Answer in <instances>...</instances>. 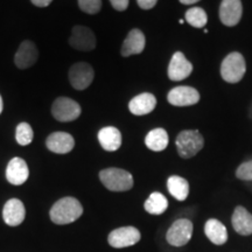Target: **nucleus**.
Here are the masks:
<instances>
[{"instance_id": "f257e3e1", "label": "nucleus", "mask_w": 252, "mask_h": 252, "mask_svg": "<svg viewBox=\"0 0 252 252\" xmlns=\"http://www.w3.org/2000/svg\"><path fill=\"white\" fill-rule=\"evenodd\" d=\"M83 214V207L80 201L75 197H63L55 202L50 209V220L55 224H69L80 219Z\"/></svg>"}, {"instance_id": "f03ea898", "label": "nucleus", "mask_w": 252, "mask_h": 252, "mask_svg": "<svg viewBox=\"0 0 252 252\" xmlns=\"http://www.w3.org/2000/svg\"><path fill=\"white\" fill-rule=\"evenodd\" d=\"M99 179L102 184L111 191H126L133 187L131 173L121 168H106L100 171Z\"/></svg>"}, {"instance_id": "7ed1b4c3", "label": "nucleus", "mask_w": 252, "mask_h": 252, "mask_svg": "<svg viewBox=\"0 0 252 252\" xmlns=\"http://www.w3.org/2000/svg\"><path fill=\"white\" fill-rule=\"evenodd\" d=\"M175 144L179 156L189 159L203 149L204 139L197 130H186L179 133Z\"/></svg>"}, {"instance_id": "20e7f679", "label": "nucleus", "mask_w": 252, "mask_h": 252, "mask_svg": "<svg viewBox=\"0 0 252 252\" xmlns=\"http://www.w3.org/2000/svg\"><path fill=\"white\" fill-rule=\"evenodd\" d=\"M245 71H247L245 60L243 55L237 52L230 53L223 60L222 65H220V75L223 80L228 83H238L244 77Z\"/></svg>"}, {"instance_id": "39448f33", "label": "nucleus", "mask_w": 252, "mask_h": 252, "mask_svg": "<svg viewBox=\"0 0 252 252\" xmlns=\"http://www.w3.org/2000/svg\"><path fill=\"white\" fill-rule=\"evenodd\" d=\"M193 235V223L187 219H180L175 220L171 225V228L167 230L166 239L168 244L173 247H184L190 241Z\"/></svg>"}, {"instance_id": "423d86ee", "label": "nucleus", "mask_w": 252, "mask_h": 252, "mask_svg": "<svg viewBox=\"0 0 252 252\" xmlns=\"http://www.w3.org/2000/svg\"><path fill=\"white\" fill-rule=\"evenodd\" d=\"M81 106L74 99L59 97L52 106V115L59 122H72L81 116Z\"/></svg>"}, {"instance_id": "0eeeda50", "label": "nucleus", "mask_w": 252, "mask_h": 252, "mask_svg": "<svg viewBox=\"0 0 252 252\" xmlns=\"http://www.w3.org/2000/svg\"><path fill=\"white\" fill-rule=\"evenodd\" d=\"M94 71L89 63L78 62L71 65L69 70V81L71 87L76 90H84L93 83Z\"/></svg>"}, {"instance_id": "6e6552de", "label": "nucleus", "mask_w": 252, "mask_h": 252, "mask_svg": "<svg viewBox=\"0 0 252 252\" xmlns=\"http://www.w3.org/2000/svg\"><path fill=\"white\" fill-rule=\"evenodd\" d=\"M140 231L134 226H123L110 232L108 242L112 248L123 249L132 247L140 241Z\"/></svg>"}, {"instance_id": "1a4fd4ad", "label": "nucleus", "mask_w": 252, "mask_h": 252, "mask_svg": "<svg viewBox=\"0 0 252 252\" xmlns=\"http://www.w3.org/2000/svg\"><path fill=\"white\" fill-rule=\"evenodd\" d=\"M69 45L77 50L89 52L96 48V36L90 28L86 26H75L69 37Z\"/></svg>"}, {"instance_id": "9d476101", "label": "nucleus", "mask_w": 252, "mask_h": 252, "mask_svg": "<svg viewBox=\"0 0 252 252\" xmlns=\"http://www.w3.org/2000/svg\"><path fill=\"white\" fill-rule=\"evenodd\" d=\"M167 99L174 106H189L198 103L200 94L191 87H176L169 91Z\"/></svg>"}, {"instance_id": "9b49d317", "label": "nucleus", "mask_w": 252, "mask_h": 252, "mask_svg": "<svg viewBox=\"0 0 252 252\" xmlns=\"http://www.w3.org/2000/svg\"><path fill=\"white\" fill-rule=\"evenodd\" d=\"M243 13L241 0H222L220 6V19L225 26L232 27L239 23Z\"/></svg>"}, {"instance_id": "f8f14e48", "label": "nucleus", "mask_w": 252, "mask_h": 252, "mask_svg": "<svg viewBox=\"0 0 252 252\" xmlns=\"http://www.w3.org/2000/svg\"><path fill=\"white\" fill-rule=\"evenodd\" d=\"M193 71L191 63L185 58L181 52H176L171 60L168 67V77L171 81H182Z\"/></svg>"}, {"instance_id": "ddd939ff", "label": "nucleus", "mask_w": 252, "mask_h": 252, "mask_svg": "<svg viewBox=\"0 0 252 252\" xmlns=\"http://www.w3.org/2000/svg\"><path fill=\"white\" fill-rule=\"evenodd\" d=\"M28 176H30V169L24 159L13 158L8 162L7 168H6V179L9 184L20 186L27 181Z\"/></svg>"}, {"instance_id": "4468645a", "label": "nucleus", "mask_w": 252, "mask_h": 252, "mask_svg": "<svg viewBox=\"0 0 252 252\" xmlns=\"http://www.w3.org/2000/svg\"><path fill=\"white\" fill-rule=\"evenodd\" d=\"M39 58L36 46L30 40L24 41L19 47L18 52L15 53L14 63L18 68L27 69L34 65Z\"/></svg>"}, {"instance_id": "2eb2a0df", "label": "nucleus", "mask_w": 252, "mask_h": 252, "mask_svg": "<svg viewBox=\"0 0 252 252\" xmlns=\"http://www.w3.org/2000/svg\"><path fill=\"white\" fill-rule=\"evenodd\" d=\"M26 216L24 203L18 198H11L6 202L4 210H2V217L5 223L9 226L20 225L24 222Z\"/></svg>"}, {"instance_id": "dca6fc26", "label": "nucleus", "mask_w": 252, "mask_h": 252, "mask_svg": "<svg viewBox=\"0 0 252 252\" xmlns=\"http://www.w3.org/2000/svg\"><path fill=\"white\" fill-rule=\"evenodd\" d=\"M47 147L52 152L58 154H65L72 151L75 146L74 137L67 132H54L47 138Z\"/></svg>"}, {"instance_id": "f3484780", "label": "nucleus", "mask_w": 252, "mask_h": 252, "mask_svg": "<svg viewBox=\"0 0 252 252\" xmlns=\"http://www.w3.org/2000/svg\"><path fill=\"white\" fill-rule=\"evenodd\" d=\"M145 48V35L139 30H132L127 34L122 46V55L124 58L143 53Z\"/></svg>"}, {"instance_id": "a211bd4d", "label": "nucleus", "mask_w": 252, "mask_h": 252, "mask_svg": "<svg viewBox=\"0 0 252 252\" xmlns=\"http://www.w3.org/2000/svg\"><path fill=\"white\" fill-rule=\"evenodd\" d=\"M156 105V97L152 94L144 93L131 99V102L128 103V109H130L131 113H133L135 116H144L152 112Z\"/></svg>"}, {"instance_id": "6ab92c4d", "label": "nucleus", "mask_w": 252, "mask_h": 252, "mask_svg": "<svg viewBox=\"0 0 252 252\" xmlns=\"http://www.w3.org/2000/svg\"><path fill=\"white\" fill-rule=\"evenodd\" d=\"M232 226L235 231L242 236H249L252 234V214H250L244 207H236L232 214Z\"/></svg>"}, {"instance_id": "aec40b11", "label": "nucleus", "mask_w": 252, "mask_h": 252, "mask_svg": "<svg viewBox=\"0 0 252 252\" xmlns=\"http://www.w3.org/2000/svg\"><path fill=\"white\" fill-rule=\"evenodd\" d=\"M98 140L104 150L108 152H115L122 146V133L118 128L108 126L98 132Z\"/></svg>"}, {"instance_id": "412c9836", "label": "nucleus", "mask_w": 252, "mask_h": 252, "mask_svg": "<svg viewBox=\"0 0 252 252\" xmlns=\"http://www.w3.org/2000/svg\"><path fill=\"white\" fill-rule=\"evenodd\" d=\"M204 234L215 245H222L228 241V231H226L225 225L219 220H208L204 224Z\"/></svg>"}, {"instance_id": "4be33fe9", "label": "nucleus", "mask_w": 252, "mask_h": 252, "mask_svg": "<svg viewBox=\"0 0 252 252\" xmlns=\"http://www.w3.org/2000/svg\"><path fill=\"white\" fill-rule=\"evenodd\" d=\"M145 144L151 151L161 152L168 146V134L163 128H154L146 135Z\"/></svg>"}, {"instance_id": "5701e85b", "label": "nucleus", "mask_w": 252, "mask_h": 252, "mask_svg": "<svg viewBox=\"0 0 252 252\" xmlns=\"http://www.w3.org/2000/svg\"><path fill=\"white\" fill-rule=\"evenodd\" d=\"M168 191L178 201H185L189 194V184L186 179L181 176L173 175L167 180Z\"/></svg>"}, {"instance_id": "b1692460", "label": "nucleus", "mask_w": 252, "mask_h": 252, "mask_svg": "<svg viewBox=\"0 0 252 252\" xmlns=\"http://www.w3.org/2000/svg\"><path fill=\"white\" fill-rule=\"evenodd\" d=\"M144 208L147 213L152 214V215H161L168 208V201H167L165 195L154 191L146 200Z\"/></svg>"}, {"instance_id": "393cba45", "label": "nucleus", "mask_w": 252, "mask_h": 252, "mask_svg": "<svg viewBox=\"0 0 252 252\" xmlns=\"http://www.w3.org/2000/svg\"><path fill=\"white\" fill-rule=\"evenodd\" d=\"M186 20L190 26L196 27V28H202L207 25L208 17L207 13L204 12V9L201 7H193L189 8L186 12Z\"/></svg>"}, {"instance_id": "a878e982", "label": "nucleus", "mask_w": 252, "mask_h": 252, "mask_svg": "<svg viewBox=\"0 0 252 252\" xmlns=\"http://www.w3.org/2000/svg\"><path fill=\"white\" fill-rule=\"evenodd\" d=\"M33 128L31 127L30 124L21 123V124L18 125L17 133H15V139H17L18 144H20L21 146H27L33 141Z\"/></svg>"}, {"instance_id": "bb28decb", "label": "nucleus", "mask_w": 252, "mask_h": 252, "mask_svg": "<svg viewBox=\"0 0 252 252\" xmlns=\"http://www.w3.org/2000/svg\"><path fill=\"white\" fill-rule=\"evenodd\" d=\"M78 6L88 14H96L102 8V0H78Z\"/></svg>"}, {"instance_id": "cd10ccee", "label": "nucleus", "mask_w": 252, "mask_h": 252, "mask_svg": "<svg viewBox=\"0 0 252 252\" xmlns=\"http://www.w3.org/2000/svg\"><path fill=\"white\" fill-rule=\"evenodd\" d=\"M236 176L239 180L252 181V160L239 165L237 171H236Z\"/></svg>"}, {"instance_id": "c85d7f7f", "label": "nucleus", "mask_w": 252, "mask_h": 252, "mask_svg": "<svg viewBox=\"0 0 252 252\" xmlns=\"http://www.w3.org/2000/svg\"><path fill=\"white\" fill-rule=\"evenodd\" d=\"M113 8L117 9V11H125L128 6V0H110Z\"/></svg>"}, {"instance_id": "c756f323", "label": "nucleus", "mask_w": 252, "mask_h": 252, "mask_svg": "<svg viewBox=\"0 0 252 252\" xmlns=\"http://www.w3.org/2000/svg\"><path fill=\"white\" fill-rule=\"evenodd\" d=\"M158 0H137L138 5L143 9H151L156 6Z\"/></svg>"}, {"instance_id": "7c9ffc66", "label": "nucleus", "mask_w": 252, "mask_h": 252, "mask_svg": "<svg viewBox=\"0 0 252 252\" xmlns=\"http://www.w3.org/2000/svg\"><path fill=\"white\" fill-rule=\"evenodd\" d=\"M34 5L37 6V7H47L53 0H31Z\"/></svg>"}, {"instance_id": "2f4dec72", "label": "nucleus", "mask_w": 252, "mask_h": 252, "mask_svg": "<svg viewBox=\"0 0 252 252\" xmlns=\"http://www.w3.org/2000/svg\"><path fill=\"white\" fill-rule=\"evenodd\" d=\"M200 1V0H180L181 4L184 5H191V4H195V2Z\"/></svg>"}, {"instance_id": "473e14b6", "label": "nucleus", "mask_w": 252, "mask_h": 252, "mask_svg": "<svg viewBox=\"0 0 252 252\" xmlns=\"http://www.w3.org/2000/svg\"><path fill=\"white\" fill-rule=\"evenodd\" d=\"M2 108H4V103H2V98H1V94H0V113L2 112Z\"/></svg>"}]
</instances>
